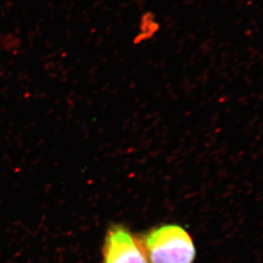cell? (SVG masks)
Wrapping results in <instances>:
<instances>
[{"label":"cell","instance_id":"1","mask_svg":"<svg viewBox=\"0 0 263 263\" xmlns=\"http://www.w3.org/2000/svg\"><path fill=\"white\" fill-rule=\"evenodd\" d=\"M139 241L149 263H193L196 256L191 236L176 224L156 227Z\"/></svg>","mask_w":263,"mask_h":263},{"label":"cell","instance_id":"2","mask_svg":"<svg viewBox=\"0 0 263 263\" xmlns=\"http://www.w3.org/2000/svg\"><path fill=\"white\" fill-rule=\"evenodd\" d=\"M103 263H149L139 239L122 225L107 230L102 247Z\"/></svg>","mask_w":263,"mask_h":263},{"label":"cell","instance_id":"3","mask_svg":"<svg viewBox=\"0 0 263 263\" xmlns=\"http://www.w3.org/2000/svg\"><path fill=\"white\" fill-rule=\"evenodd\" d=\"M160 29V24L154 13L145 12L140 19L139 30L133 40L135 45H139L151 40Z\"/></svg>","mask_w":263,"mask_h":263}]
</instances>
